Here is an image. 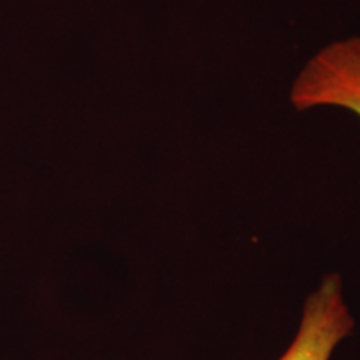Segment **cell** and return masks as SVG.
I'll return each mask as SVG.
<instances>
[{"instance_id": "cell-1", "label": "cell", "mask_w": 360, "mask_h": 360, "mask_svg": "<svg viewBox=\"0 0 360 360\" xmlns=\"http://www.w3.org/2000/svg\"><path fill=\"white\" fill-rule=\"evenodd\" d=\"M290 102L297 110L337 107L360 119V35L315 52L292 84Z\"/></svg>"}, {"instance_id": "cell-2", "label": "cell", "mask_w": 360, "mask_h": 360, "mask_svg": "<svg viewBox=\"0 0 360 360\" xmlns=\"http://www.w3.org/2000/svg\"><path fill=\"white\" fill-rule=\"evenodd\" d=\"M354 328L340 274H327L305 300L299 330L278 360H330Z\"/></svg>"}]
</instances>
